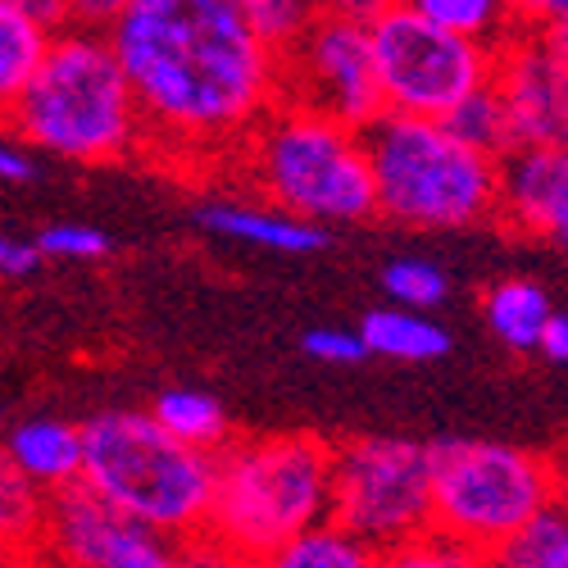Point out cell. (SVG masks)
Here are the masks:
<instances>
[{
    "label": "cell",
    "mask_w": 568,
    "mask_h": 568,
    "mask_svg": "<svg viewBox=\"0 0 568 568\" xmlns=\"http://www.w3.org/2000/svg\"><path fill=\"white\" fill-rule=\"evenodd\" d=\"M105 32L169 169H227L282 101V55L242 0H123Z\"/></svg>",
    "instance_id": "1"
},
{
    "label": "cell",
    "mask_w": 568,
    "mask_h": 568,
    "mask_svg": "<svg viewBox=\"0 0 568 568\" xmlns=\"http://www.w3.org/2000/svg\"><path fill=\"white\" fill-rule=\"evenodd\" d=\"M10 136L69 164H119L146 151L132 78L105 28L69 23L51 55L6 101Z\"/></svg>",
    "instance_id": "2"
},
{
    "label": "cell",
    "mask_w": 568,
    "mask_h": 568,
    "mask_svg": "<svg viewBox=\"0 0 568 568\" xmlns=\"http://www.w3.org/2000/svg\"><path fill=\"white\" fill-rule=\"evenodd\" d=\"M337 446L314 433H268L227 442L219 450V487L210 528L196 546H210L214 564H273V555L333 518Z\"/></svg>",
    "instance_id": "3"
},
{
    "label": "cell",
    "mask_w": 568,
    "mask_h": 568,
    "mask_svg": "<svg viewBox=\"0 0 568 568\" xmlns=\"http://www.w3.org/2000/svg\"><path fill=\"white\" fill-rule=\"evenodd\" d=\"M246 186L296 219L351 227L377 219V182L364 128L282 97L227 164Z\"/></svg>",
    "instance_id": "4"
},
{
    "label": "cell",
    "mask_w": 568,
    "mask_h": 568,
    "mask_svg": "<svg viewBox=\"0 0 568 568\" xmlns=\"http://www.w3.org/2000/svg\"><path fill=\"white\" fill-rule=\"evenodd\" d=\"M82 483L151 528L196 546L210 528L219 450L173 437L151 409H105L82 423Z\"/></svg>",
    "instance_id": "5"
},
{
    "label": "cell",
    "mask_w": 568,
    "mask_h": 568,
    "mask_svg": "<svg viewBox=\"0 0 568 568\" xmlns=\"http://www.w3.org/2000/svg\"><path fill=\"white\" fill-rule=\"evenodd\" d=\"M377 219L400 227H473L500 214V155L478 151L446 119L383 110L368 128Z\"/></svg>",
    "instance_id": "6"
},
{
    "label": "cell",
    "mask_w": 568,
    "mask_h": 568,
    "mask_svg": "<svg viewBox=\"0 0 568 568\" xmlns=\"http://www.w3.org/2000/svg\"><path fill=\"white\" fill-rule=\"evenodd\" d=\"M564 491V473L524 446L468 437L433 442V528L468 546L478 564L496 559L500 546Z\"/></svg>",
    "instance_id": "7"
},
{
    "label": "cell",
    "mask_w": 568,
    "mask_h": 568,
    "mask_svg": "<svg viewBox=\"0 0 568 568\" xmlns=\"http://www.w3.org/2000/svg\"><path fill=\"white\" fill-rule=\"evenodd\" d=\"M333 518L359 532L383 564L433 528V442L355 437L337 446Z\"/></svg>",
    "instance_id": "8"
},
{
    "label": "cell",
    "mask_w": 568,
    "mask_h": 568,
    "mask_svg": "<svg viewBox=\"0 0 568 568\" xmlns=\"http://www.w3.org/2000/svg\"><path fill=\"white\" fill-rule=\"evenodd\" d=\"M373 51L383 105L392 114L446 119L468 91H478L496 73L491 45L433 23L428 14L409 10L405 0L373 23Z\"/></svg>",
    "instance_id": "9"
},
{
    "label": "cell",
    "mask_w": 568,
    "mask_h": 568,
    "mask_svg": "<svg viewBox=\"0 0 568 568\" xmlns=\"http://www.w3.org/2000/svg\"><path fill=\"white\" fill-rule=\"evenodd\" d=\"M37 559L73 568H169L192 559V550H186V541L151 528L146 518L105 500L101 491H91L87 483H73L45 500Z\"/></svg>",
    "instance_id": "10"
},
{
    "label": "cell",
    "mask_w": 568,
    "mask_h": 568,
    "mask_svg": "<svg viewBox=\"0 0 568 568\" xmlns=\"http://www.w3.org/2000/svg\"><path fill=\"white\" fill-rule=\"evenodd\" d=\"M282 97L337 114L355 128H368L383 114V82H377L373 28L355 19L323 14L292 55H282Z\"/></svg>",
    "instance_id": "11"
},
{
    "label": "cell",
    "mask_w": 568,
    "mask_h": 568,
    "mask_svg": "<svg viewBox=\"0 0 568 568\" xmlns=\"http://www.w3.org/2000/svg\"><path fill=\"white\" fill-rule=\"evenodd\" d=\"M491 78H496L505 110H509L514 146H532V141H559L564 136L568 60L546 41V32L524 28L509 45H500Z\"/></svg>",
    "instance_id": "12"
},
{
    "label": "cell",
    "mask_w": 568,
    "mask_h": 568,
    "mask_svg": "<svg viewBox=\"0 0 568 568\" xmlns=\"http://www.w3.org/2000/svg\"><path fill=\"white\" fill-rule=\"evenodd\" d=\"M500 223L568 251V141H532L500 160Z\"/></svg>",
    "instance_id": "13"
},
{
    "label": "cell",
    "mask_w": 568,
    "mask_h": 568,
    "mask_svg": "<svg viewBox=\"0 0 568 568\" xmlns=\"http://www.w3.org/2000/svg\"><path fill=\"white\" fill-rule=\"evenodd\" d=\"M201 232L227 236V242L260 246V251H282V255H314L333 242V227L296 219L268 201H205L192 210Z\"/></svg>",
    "instance_id": "14"
},
{
    "label": "cell",
    "mask_w": 568,
    "mask_h": 568,
    "mask_svg": "<svg viewBox=\"0 0 568 568\" xmlns=\"http://www.w3.org/2000/svg\"><path fill=\"white\" fill-rule=\"evenodd\" d=\"M6 464L19 468L23 478L41 491H60V487H73L82 483V464H87V433L78 423H64V418H23L10 428V442H6Z\"/></svg>",
    "instance_id": "15"
},
{
    "label": "cell",
    "mask_w": 568,
    "mask_h": 568,
    "mask_svg": "<svg viewBox=\"0 0 568 568\" xmlns=\"http://www.w3.org/2000/svg\"><path fill=\"white\" fill-rule=\"evenodd\" d=\"M359 333L377 359H396V364H433L450 351V333L428 310H409L396 301L364 314Z\"/></svg>",
    "instance_id": "16"
},
{
    "label": "cell",
    "mask_w": 568,
    "mask_h": 568,
    "mask_svg": "<svg viewBox=\"0 0 568 568\" xmlns=\"http://www.w3.org/2000/svg\"><path fill=\"white\" fill-rule=\"evenodd\" d=\"M483 314H487V327H491V337L500 346L528 355V351H541V333H546L555 310H550V301H546V292L537 287V282L505 277L487 292Z\"/></svg>",
    "instance_id": "17"
},
{
    "label": "cell",
    "mask_w": 568,
    "mask_h": 568,
    "mask_svg": "<svg viewBox=\"0 0 568 568\" xmlns=\"http://www.w3.org/2000/svg\"><path fill=\"white\" fill-rule=\"evenodd\" d=\"M277 568H368V564H383L359 532H351L337 518H318L314 528H305L301 537H292L273 555Z\"/></svg>",
    "instance_id": "18"
},
{
    "label": "cell",
    "mask_w": 568,
    "mask_h": 568,
    "mask_svg": "<svg viewBox=\"0 0 568 568\" xmlns=\"http://www.w3.org/2000/svg\"><path fill=\"white\" fill-rule=\"evenodd\" d=\"M51 23L19 10L14 0H0V91H6V101L41 69V60L51 55Z\"/></svg>",
    "instance_id": "19"
},
{
    "label": "cell",
    "mask_w": 568,
    "mask_h": 568,
    "mask_svg": "<svg viewBox=\"0 0 568 568\" xmlns=\"http://www.w3.org/2000/svg\"><path fill=\"white\" fill-rule=\"evenodd\" d=\"M405 6L428 14L433 23H442L450 32H464L473 41L491 45V51H500V45H509L524 32L514 0H405Z\"/></svg>",
    "instance_id": "20"
},
{
    "label": "cell",
    "mask_w": 568,
    "mask_h": 568,
    "mask_svg": "<svg viewBox=\"0 0 568 568\" xmlns=\"http://www.w3.org/2000/svg\"><path fill=\"white\" fill-rule=\"evenodd\" d=\"M151 414L164 423V428L182 442H192L201 450H223L232 442V428H227V414L219 405V396L210 392H196V387H169L151 400Z\"/></svg>",
    "instance_id": "21"
},
{
    "label": "cell",
    "mask_w": 568,
    "mask_h": 568,
    "mask_svg": "<svg viewBox=\"0 0 568 568\" xmlns=\"http://www.w3.org/2000/svg\"><path fill=\"white\" fill-rule=\"evenodd\" d=\"M496 564H505V568H568V509H564V496L555 505H546L537 518H528V524L500 546Z\"/></svg>",
    "instance_id": "22"
},
{
    "label": "cell",
    "mask_w": 568,
    "mask_h": 568,
    "mask_svg": "<svg viewBox=\"0 0 568 568\" xmlns=\"http://www.w3.org/2000/svg\"><path fill=\"white\" fill-rule=\"evenodd\" d=\"M446 123L473 141L478 151H491V155H509L514 151V132H509V110H505V97H500V87L496 78L483 82L478 91H468V97L446 114Z\"/></svg>",
    "instance_id": "23"
},
{
    "label": "cell",
    "mask_w": 568,
    "mask_h": 568,
    "mask_svg": "<svg viewBox=\"0 0 568 568\" xmlns=\"http://www.w3.org/2000/svg\"><path fill=\"white\" fill-rule=\"evenodd\" d=\"M0 500H6V546H10V555H19V546H28V559H37L51 491L32 487L19 468L6 464V473H0Z\"/></svg>",
    "instance_id": "24"
},
{
    "label": "cell",
    "mask_w": 568,
    "mask_h": 568,
    "mask_svg": "<svg viewBox=\"0 0 568 568\" xmlns=\"http://www.w3.org/2000/svg\"><path fill=\"white\" fill-rule=\"evenodd\" d=\"M255 32L277 55H292L296 41L323 19V0H242Z\"/></svg>",
    "instance_id": "25"
},
{
    "label": "cell",
    "mask_w": 568,
    "mask_h": 568,
    "mask_svg": "<svg viewBox=\"0 0 568 568\" xmlns=\"http://www.w3.org/2000/svg\"><path fill=\"white\" fill-rule=\"evenodd\" d=\"M383 292H387V301H396V305H409V310H437V305H446V292H450V282H446V273L437 268V264H428V260H392L387 268H383Z\"/></svg>",
    "instance_id": "26"
},
{
    "label": "cell",
    "mask_w": 568,
    "mask_h": 568,
    "mask_svg": "<svg viewBox=\"0 0 568 568\" xmlns=\"http://www.w3.org/2000/svg\"><path fill=\"white\" fill-rule=\"evenodd\" d=\"M45 260H105L114 242L91 223H45L37 232Z\"/></svg>",
    "instance_id": "27"
},
{
    "label": "cell",
    "mask_w": 568,
    "mask_h": 568,
    "mask_svg": "<svg viewBox=\"0 0 568 568\" xmlns=\"http://www.w3.org/2000/svg\"><path fill=\"white\" fill-rule=\"evenodd\" d=\"M301 346H305L310 359H318V364H337V368L359 364V359L373 355L359 327H310V333L301 337Z\"/></svg>",
    "instance_id": "28"
},
{
    "label": "cell",
    "mask_w": 568,
    "mask_h": 568,
    "mask_svg": "<svg viewBox=\"0 0 568 568\" xmlns=\"http://www.w3.org/2000/svg\"><path fill=\"white\" fill-rule=\"evenodd\" d=\"M41 260H45V251H41V242L32 236H6L0 242V273L6 277H28V273H37L41 268Z\"/></svg>",
    "instance_id": "29"
},
{
    "label": "cell",
    "mask_w": 568,
    "mask_h": 568,
    "mask_svg": "<svg viewBox=\"0 0 568 568\" xmlns=\"http://www.w3.org/2000/svg\"><path fill=\"white\" fill-rule=\"evenodd\" d=\"M37 155L28 141L10 136V146H0V182H10V186H23V182H37Z\"/></svg>",
    "instance_id": "30"
},
{
    "label": "cell",
    "mask_w": 568,
    "mask_h": 568,
    "mask_svg": "<svg viewBox=\"0 0 568 568\" xmlns=\"http://www.w3.org/2000/svg\"><path fill=\"white\" fill-rule=\"evenodd\" d=\"M400 0H323V14H337V19H355V23H377L383 14H392Z\"/></svg>",
    "instance_id": "31"
},
{
    "label": "cell",
    "mask_w": 568,
    "mask_h": 568,
    "mask_svg": "<svg viewBox=\"0 0 568 568\" xmlns=\"http://www.w3.org/2000/svg\"><path fill=\"white\" fill-rule=\"evenodd\" d=\"M514 10H518V23L524 28L546 32L559 19H568V0H514Z\"/></svg>",
    "instance_id": "32"
},
{
    "label": "cell",
    "mask_w": 568,
    "mask_h": 568,
    "mask_svg": "<svg viewBox=\"0 0 568 568\" xmlns=\"http://www.w3.org/2000/svg\"><path fill=\"white\" fill-rule=\"evenodd\" d=\"M64 10H69V23L110 28V19L123 10V0H64Z\"/></svg>",
    "instance_id": "33"
},
{
    "label": "cell",
    "mask_w": 568,
    "mask_h": 568,
    "mask_svg": "<svg viewBox=\"0 0 568 568\" xmlns=\"http://www.w3.org/2000/svg\"><path fill=\"white\" fill-rule=\"evenodd\" d=\"M541 355L550 364H568V314H550L546 333H541Z\"/></svg>",
    "instance_id": "34"
},
{
    "label": "cell",
    "mask_w": 568,
    "mask_h": 568,
    "mask_svg": "<svg viewBox=\"0 0 568 568\" xmlns=\"http://www.w3.org/2000/svg\"><path fill=\"white\" fill-rule=\"evenodd\" d=\"M19 10H28V14H37L41 23H51L55 32L60 28H69V10H64V0H14Z\"/></svg>",
    "instance_id": "35"
},
{
    "label": "cell",
    "mask_w": 568,
    "mask_h": 568,
    "mask_svg": "<svg viewBox=\"0 0 568 568\" xmlns=\"http://www.w3.org/2000/svg\"><path fill=\"white\" fill-rule=\"evenodd\" d=\"M546 41H550V45H555V51H559V55L568 60V19H559L555 28H546Z\"/></svg>",
    "instance_id": "36"
},
{
    "label": "cell",
    "mask_w": 568,
    "mask_h": 568,
    "mask_svg": "<svg viewBox=\"0 0 568 568\" xmlns=\"http://www.w3.org/2000/svg\"><path fill=\"white\" fill-rule=\"evenodd\" d=\"M564 141H568V110H564Z\"/></svg>",
    "instance_id": "37"
},
{
    "label": "cell",
    "mask_w": 568,
    "mask_h": 568,
    "mask_svg": "<svg viewBox=\"0 0 568 568\" xmlns=\"http://www.w3.org/2000/svg\"><path fill=\"white\" fill-rule=\"evenodd\" d=\"M564 509H568V491H564Z\"/></svg>",
    "instance_id": "38"
}]
</instances>
